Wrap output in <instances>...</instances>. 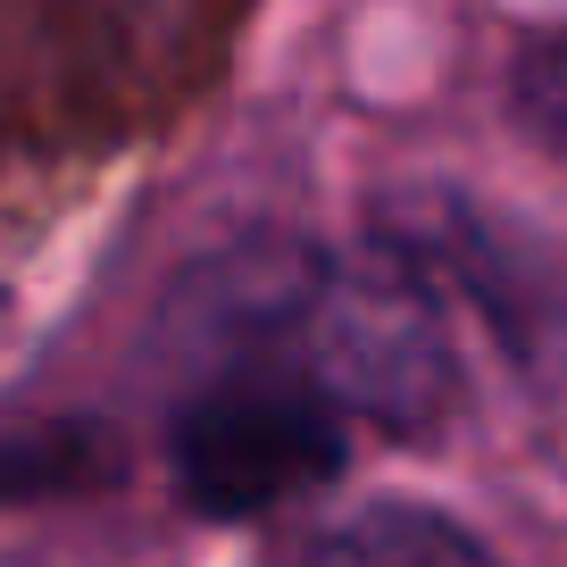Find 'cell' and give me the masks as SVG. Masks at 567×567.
<instances>
[{
    "label": "cell",
    "instance_id": "1",
    "mask_svg": "<svg viewBox=\"0 0 567 567\" xmlns=\"http://www.w3.org/2000/svg\"><path fill=\"white\" fill-rule=\"evenodd\" d=\"M259 334L334 409L392 425V434L434 425L451 401V342L425 292V267L409 250L292 267L284 292L259 309Z\"/></svg>",
    "mask_w": 567,
    "mask_h": 567
},
{
    "label": "cell",
    "instance_id": "2",
    "mask_svg": "<svg viewBox=\"0 0 567 567\" xmlns=\"http://www.w3.org/2000/svg\"><path fill=\"white\" fill-rule=\"evenodd\" d=\"M342 467V409L259 351L176 409V484L200 517H267Z\"/></svg>",
    "mask_w": 567,
    "mask_h": 567
},
{
    "label": "cell",
    "instance_id": "3",
    "mask_svg": "<svg viewBox=\"0 0 567 567\" xmlns=\"http://www.w3.org/2000/svg\"><path fill=\"white\" fill-rule=\"evenodd\" d=\"M259 567H493V559L451 517L409 509V501H375V509H342V517L284 534Z\"/></svg>",
    "mask_w": 567,
    "mask_h": 567
},
{
    "label": "cell",
    "instance_id": "4",
    "mask_svg": "<svg viewBox=\"0 0 567 567\" xmlns=\"http://www.w3.org/2000/svg\"><path fill=\"white\" fill-rule=\"evenodd\" d=\"M517 117H526V134H543L550 151H567V34H543L517 59Z\"/></svg>",
    "mask_w": 567,
    "mask_h": 567
}]
</instances>
